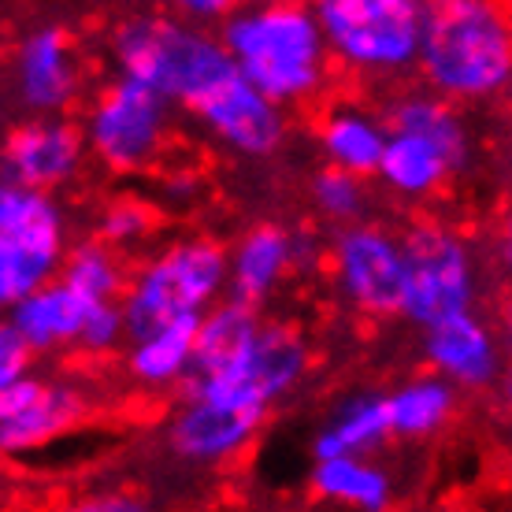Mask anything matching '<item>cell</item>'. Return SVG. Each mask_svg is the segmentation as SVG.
Wrapping results in <instances>:
<instances>
[{
    "instance_id": "obj_1",
    "label": "cell",
    "mask_w": 512,
    "mask_h": 512,
    "mask_svg": "<svg viewBox=\"0 0 512 512\" xmlns=\"http://www.w3.org/2000/svg\"><path fill=\"white\" fill-rule=\"evenodd\" d=\"M416 67L453 104L498 97L512 78V30L501 0H423Z\"/></svg>"
},
{
    "instance_id": "obj_2",
    "label": "cell",
    "mask_w": 512,
    "mask_h": 512,
    "mask_svg": "<svg viewBox=\"0 0 512 512\" xmlns=\"http://www.w3.org/2000/svg\"><path fill=\"white\" fill-rule=\"evenodd\" d=\"M219 41L234 71L279 108L305 104L327 78V45L312 8L275 0L249 12L234 8L223 19Z\"/></svg>"
},
{
    "instance_id": "obj_3",
    "label": "cell",
    "mask_w": 512,
    "mask_h": 512,
    "mask_svg": "<svg viewBox=\"0 0 512 512\" xmlns=\"http://www.w3.org/2000/svg\"><path fill=\"white\" fill-rule=\"evenodd\" d=\"M112 56L119 75L153 86L167 104L190 112L212 86L234 75L223 41L182 15H130L112 30Z\"/></svg>"
},
{
    "instance_id": "obj_4",
    "label": "cell",
    "mask_w": 512,
    "mask_h": 512,
    "mask_svg": "<svg viewBox=\"0 0 512 512\" xmlns=\"http://www.w3.org/2000/svg\"><path fill=\"white\" fill-rule=\"evenodd\" d=\"M227 290V249L212 238H186L145 260L127 279L119 308L127 342L182 316H201Z\"/></svg>"
},
{
    "instance_id": "obj_5",
    "label": "cell",
    "mask_w": 512,
    "mask_h": 512,
    "mask_svg": "<svg viewBox=\"0 0 512 512\" xmlns=\"http://www.w3.org/2000/svg\"><path fill=\"white\" fill-rule=\"evenodd\" d=\"M327 56L364 75H401L416 67L423 0H316Z\"/></svg>"
},
{
    "instance_id": "obj_6",
    "label": "cell",
    "mask_w": 512,
    "mask_h": 512,
    "mask_svg": "<svg viewBox=\"0 0 512 512\" xmlns=\"http://www.w3.org/2000/svg\"><path fill=\"white\" fill-rule=\"evenodd\" d=\"M86 153L116 175H141L164 156L171 138V104L138 78L119 75L108 82L82 127Z\"/></svg>"
},
{
    "instance_id": "obj_7",
    "label": "cell",
    "mask_w": 512,
    "mask_h": 512,
    "mask_svg": "<svg viewBox=\"0 0 512 512\" xmlns=\"http://www.w3.org/2000/svg\"><path fill=\"white\" fill-rule=\"evenodd\" d=\"M405 286H401V316L416 327L446 320L453 312H468L479 294L475 256L457 231L446 223L423 219L401 234Z\"/></svg>"
},
{
    "instance_id": "obj_8",
    "label": "cell",
    "mask_w": 512,
    "mask_h": 512,
    "mask_svg": "<svg viewBox=\"0 0 512 512\" xmlns=\"http://www.w3.org/2000/svg\"><path fill=\"white\" fill-rule=\"evenodd\" d=\"M67 223L52 193L0 179V316L60 271Z\"/></svg>"
},
{
    "instance_id": "obj_9",
    "label": "cell",
    "mask_w": 512,
    "mask_h": 512,
    "mask_svg": "<svg viewBox=\"0 0 512 512\" xmlns=\"http://www.w3.org/2000/svg\"><path fill=\"white\" fill-rule=\"evenodd\" d=\"M331 264L338 290L360 316L394 320L401 316V234L386 231L383 223H346L331 242Z\"/></svg>"
},
{
    "instance_id": "obj_10",
    "label": "cell",
    "mask_w": 512,
    "mask_h": 512,
    "mask_svg": "<svg viewBox=\"0 0 512 512\" xmlns=\"http://www.w3.org/2000/svg\"><path fill=\"white\" fill-rule=\"evenodd\" d=\"M312 353L297 327L286 323H260L249 357L242 368L223 379L201 386H182V397H205V401H227V405H260L275 409V401L290 394L305 379Z\"/></svg>"
},
{
    "instance_id": "obj_11",
    "label": "cell",
    "mask_w": 512,
    "mask_h": 512,
    "mask_svg": "<svg viewBox=\"0 0 512 512\" xmlns=\"http://www.w3.org/2000/svg\"><path fill=\"white\" fill-rule=\"evenodd\" d=\"M190 116H197L212 130V138H219L231 153L238 156H271L286 138V116L275 101H268L256 90L253 82H245L238 71L227 75L219 86L201 97L190 108Z\"/></svg>"
},
{
    "instance_id": "obj_12",
    "label": "cell",
    "mask_w": 512,
    "mask_h": 512,
    "mask_svg": "<svg viewBox=\"0 0 512 512\" xmlns=\"http://www.w3.org/2000/svg\"><path fill=\"white\" fill-rule=\"evenodd\" d=\"M82 160H86L82 127L60 116H38L30 123H19L8 130L4 149H0L4 179L41 193L67 186L78 175Z\"/></svg>"
},
{
    "instance_id": "obj_13",
    "label": "cell",
    "mask_w": 512,
    "mask_h": 512,
    "mask_svg": "<svg viewBox=\"0 0 512 512\" xmlns=\"http://www.w3.org/2000/svg\"><path fill=\"white\" fill-rule=\"evenodd\" d=\"M268 412L271 409H260V405H227V401L186 397L171 420V449L182 461L193 464L234 461L260 435Z\"/></svg>"
},
{
    "instance_id": "obj_14",
    "label": "cell",
    "mask_w": 512,
    "mask_h": 512,
    "mask_svg": "<svg viewBox=\"0 0 512 512\" xmlns=\"http://www.w3.org/2000/svg\"><path fill=\"white\" fill-rule=\"evenodd\" d=\"M15 90L19 101L38 116H64L78 101L82 67L75 60V41L64 26H41L19 45Z\"/></svg>"
},
{
    "instance_id": "obj_15",
    "label": "cell",
    "mask_w": 512,
    "mask_h": 512,
    "mask_svg": "<svg viewBox=\"0 0 512 512\" xmlns=\"http://www.w3.org/2000/svg\"><path fill=\"white\" fill-rule=\"evenodd\" d=\"M423 331V357L442 379L464 390H483L498 379L501 357L494 346L490 327L472 308L468 312H453L446 320H435L420 327Z\"/></svg>"
},
{
    "instance_id": "obj_16",
    "label": "cell",
    "mask_w": 512,
    "mask_h": 512,
    "mask_svg": "<svg viewBox=\"0 0 512 512\" xmlns=\"http://www.w3.org/2000/svg\"><path fill=\"white\" fill-rule=\"evenodd\" d=\"M256 331H260V308L242 305L234 297L212 301L197 320L190 368H186L179 386H201L238 372L242 360L249 357V349H253Z\"/></svg>"
},
{
    "instance_id": "obj_17",
    "label": "cell",
    "mask_w": 512,
    "mask_h": 512,
    "mask_svg": "<svg viewBox=\"0 0 512 512\" xmlns=\"http://www.w3.org/2000/svg\"><path fill=\"white\" fill-rule=\"evenodd\" d=\"M90 308V297L67 286L60 275H52L49 282H41L30 294L19 297L4 316L15 323V331L30 342L34 353H56V349L78 346V334H82Z\"/></svg>"
},
{
    "instance_id": "obj_18",
    "label": "cell",
    "mask_w": 512,
    "mask_h": 512,
    "mask_svg": "<svg viewBox=\"0 0 512 512\" xmlns=\"http://www.w3.org/2000/svg\"><path fill=\"white\" fill-rule=\"evenodd\" d=\"M294 271V231L279 223H256L227 253V297L260 308Z\"/></svg>"
},
{
    "instance_id": "obj_19",
    "label": "cell",
    "mask_w": 512,
    "mask_h": 512,
    "mask_svg": "<svg viewBox=\"0 0 512 512\" xmlns=\"http://www.w3.org/2000/svg\"><path fill=\"white\" fill-rule=\"evenodd\" d=\"M386 130H409L416 138L431 141L438 153L446 156V164L453 167V175L468 171L472 164V134L468 123L461 119L457 104L442 97V93H409L397 97L383 116Z\"/></svg>"
},
{
    "instance_id": "obj_20",
    "label": "cell",
    "mask_w": 512,
    "mask_h": 512,
    "mask_svg": "<svg viewBox=\"0 0 512 512\" xmlns=\"http://www.w3.org/2000/svg\"><path fill=\"white\" fill-rule=\"evenodd\" d=\"M82 416H86V397L78 394L75 386L45 383L26 409L0 420V453H8V457L34 453V449L49 446L52 438L78 427Z\"/></svg>"
},
{
    "instance_id": "obj_21",
    "label": "cell",
    "mask_w": 512,
    "mask_h": 512,
    "mask_svg": "<svg viewBox=\"0 0 512 512\" xmlns=\"http://www.w3.org/2000/svg\"><path fill=\"white\" fill-rule=\"evenodd\" d=\"M308 487L320 501L346 505V509L383 512L394 501L390 475L360 453H338V457H316V468L308 475Z\"/></svg>"
},
{
    "instance_id": "obj_22",
    "label": "cell",
    "mask_w": 512,
    "mask_h": 512,
    "mask_svg": "<svg viewBox=\"0 0 512 512\" xmlns=\"http://www.w3.org/2000/svg\"><path fill=\"white\" fill-rule=\"evenodd\" d=\"M375 175L397 193V197H431L453 179V167L431 141L416 138L409 130H386L383 153Z\"/></svg>"
},
{
    "instance_id": "obj_23",
    "label": "cell",
    "mask_w": 512,
    "mask_h": 512,
    "mask_svg": "<svg viewBox=\"0 0 512 512\" xmlns=\"http://www.w3.org/2000/svg\"><path fill=\"white\" fill-rule=\"evenodd\" d=\"M197 320H201V316H182V320H171L149 334L130 338V349H127L130 379H134L138 386H149V390L179 386L186 368H190V349H193Z\"/></svg>"
},
{
    "instance_id": "obj_24",
    "label": "cell",
    "mask_w": 512,
    "mask_h": 512,
    "mask_svg": "<svg viewBox=\"0 0 512 512\" xmlns=\"http://www.w3.org/2000/svg\"><path fill=\"white\" fill-rule=\"evenodd\" d=\"M457 412V386L442 375H423L386 394V420L397 438H431L438 435Z\"/></svg>"
},
{
    "instance_id": "obj_25",
    "label": "cell",
    "mask_w": 512,
    "mask_h": 512,
    "mask_svg": "<svg viewBox=\"0 0 512 512\" xmlns=\"http://www.w3.org/2000/svg\"><path fill=\"white\" fill-rule=\"evenodd\" d=\"M390 438V420H386V394H357L349 397L331 420L323 423L312 438L316 457H338V453H360L368 457Z\"/></svg>"
},
{
    "instance_id": "obj_26",
    "label": "cell",
    "mask_w": 512,
    "mask_h": 512,
    "mask_svg": "<svg viewBox=\"0 0 512 512\" xmlns=\"http://www.w3.org/2000/svg\"><path fill=\"white\" fill-rule=\"evenodd\" d=\"M386 127L383 119H372L357 108H334L331 116L320 123V145L334 167H346L360 179H372L383 153Z\"/></svg>"
},
{
    "instance_id": "obj_27",
    "label": "cell",
    "mask_w": 512,
    "mask_h": 512,
    "mask_svg": "<svg viewBox=\"0 0 512 512\" xmlns=\"http://www.w3.org/2000/svg\"><path fill=\"white\" fill-rule=\"evenodd\" d=\"M56 275L90 301H119L123 286H127V271L119 264V253L104 242H82L75 249H64Z\"/></svg>"
},
{
    "instance_id": "obj_28",
    "label": "cell",
    "mask_w": 512,
    "mask_h": 512,
    "mask_svg": "<svg viewBox=\"0 0 512 512\" xmlns=\"http://www.w3.org/2000/svg\"><path fill=\"white\" fill-rule=\"evenodd\" d=\"M312 205L327 223H357L364 219V208H368V193H364V179L346 171V167L327 164L323 171H316L312 179Z\"/></svg>"
},
{
    "instance_id": "obj_29",
    "label": "cell",
    "mask_w": 512,
    "mask_h": 512,
    "mask_svg": "<svg viewBox=\"0 0 512 512\" xmlns=\"http://www.w3.org/2000/svg\"><path fill=\"white\" fill-rule=\"evenodd\" d=\"M156 231V208L138 197H123L104 208L101 223H97V242L112 245V249H127V245L145 242Z\"/></svg>"
},
{
    "instance_id": "obj_30",
    "label": "cell",
    "mask_w": 512,
    "mask_h": 512,
    "mask_svg": "<svg viewBox=\"0 0 512 512\" xmlns=\"http://www.w3.org/2000/svg\"><path fill=\"white\" fill-rule=\"evenodd\" d=\"M123 342H127V323H123L119 301H93L90 316L82 323V334H78V349L104 357V353H116Z\"/></svg>"
},
{
    "instance_id": "obj_31",
    "label": "cell",
    "mask_w": 512,
    "mask_h": 512,
    "mask_svg": "<svg viewBox=\"0 0 512 512\" xmlns=\"http://www.w3.org/2000/svg\"><path fill=\"white\" fill-rule=\"evenodd\" d=\"M34 364V349L23 334L15 331L12 320H0V386H8L12 379L30 372Z\"/></svg>"
},
{
    "instance_id": "obj_32",
    "label": "cell",
    "mask_w": 512,
    "mask_h": 512,
    "mask_svg": "<svg viewBox=\"0 0 512 512\" xmlns=\"http://www.w3.org/2000/svg\"><path fill=\"white\" fill-rule=\"evenodd\" d=\"M164 4L175 15H182V19H193V23H216V19H227L242 0H164Z\"/></svg>"
},
{
    "instance_id": "obj_33",
    "label": "cell",
    "mask_w": 512,
    "mask_h": 512,
    "mask_svg": "<svg viewBox=\"0 0 512 512\" xmlns=\"http://www.w3.org/2000/svg\"><path fill=\"white\" fill-rule=\"evenodd\" d=\"M201 190V179H197V171L193 167H171L164 171V179H160V193H164V201L171 205H190L193 197Z\"/></svg>"
},
{
    "instance_id": "obj_34",
    "label": "cell",
    "mask_w": 512,
    "mask_h": 512,
    "mask_svg": "<svg viewBox=\"0 0 512 512\" xmlns=\"http://www.w3.org/2000/svg\"><path fill=\"white\" fill-rule=\"evenodd\" d=\"M82 509L86 512H138L141 501L138 498H93V501H82Z\"/></svg>"
}]
</instances>
